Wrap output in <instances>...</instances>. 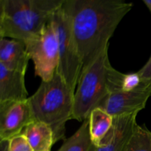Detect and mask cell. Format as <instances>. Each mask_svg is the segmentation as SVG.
I'll list each match as a JSON object with an SVG mask.
<instances>
[{"instance_id":"cell-1","label":"cell","mask_w":151,"mask_h":151,"mask_svg":"<svg viewBox=\"0 0 151 151\" xmlns=\"http://www.w3.org/2000/svg\"><path fill=\"white\" fill-rule=\"evenodd\" d=\"M63 6L70 19L83 72L109 49V40L133 3L123 0H64Z\"/></svg>"},{"instance_id":"cell-2","label":"cell","mask_w":151,"mask_h":151,"mask_svg":"<svg viewBox=\"0 0 151 151\" xmlns=\"http://www.w3.org/2000/svg\"><path fill=\"white\" fill-rule=\"evenodd\" d=\"M64 0H1L0 36L28 41L51 22Z\"/></svg>"},{"instance_id":"cell-3","label":"cell","mask_w":151,"mask_h":151,"mask_svg":"<svg viewBox=\"0 0 151 151\" xmlns=\"http://www.w3.org/2000/svg\"><path fill=\"white\" fill-rule=\"evenodd\" d=\"M75 91L57 72L49 81H41L35 94L28 98L33 121L52 128L55 143L64 139L66 123L72 119Z\"/></svg>"},{"instance_id":"cell-4","label":"cell","mask_w":151,"mask_h":151,"mask_svg":"<svg viewBox=\"0 0 151 151\" xmlns=\"http://www.w3.org/2000/svg\"><path fill=\"white\" fill-rule=\"evenodd\" d=\"M108 50L81 72L74 96L72 119L83 122L110 94L113 66L109 61Z\"/></svg>"},{"instance_id":"cell-5","label":"cell","mask_w":151,"mask_h":151,"mask_svg":"<svg viewBox=\"0 0 151 151\" xmlns=\"http://www.w3.org/2000/svg\"><path fill=\"white\" fill-rule=\"evenodd\" d=\"M52 24L58 47L59 63L57 71L71 89L75 91L82 72L83 64L72 33L69 16L63 3L55 12Z\"/></svg>"},{"instance_id":"cell-6","label":"cell","mask_w":151,"mask_h":151,"mask_svg":"<svg viewBox=\"0 0 151 151\" xmlns=\"http://www.w3.org/2000/svg\"><path fill=\"white\" fill-rule=\"evenodd\" d=\"M24 43L33 61L35 75L42 81H50L57 72L59 63L57 38L52 20L38 35Z\"/></svg>"},{"instance_id":"cell-7","label":"cell","mask_w":151,"mask_h":151,"mask_svg":"<svg viewBox=\"0 0 151 151\" xmlns=\"http://www.w3.org/2000/svg\"><path fill=\"white\" fill-rule=\"evenodd\" d=\"M150 96L151 86L143 83L134 91L110 93L97 108L103 109L112 117L138 114L145 108Z\"/></svg>"},{"instance_id":"cell-8","label":"cell","mask_w":151,"mask_h":151,"mask_svg":"<svg viewBox=\"0 0 151 151\" xmlns=\"http://www.w3.org/2000/svg\"><path fill=\"white\" fill-rule=\"evenodd\" d=\"M33 121L28 99L0 103V140H10Z\"/></svg>"},{"instance_id":"cell-9","label":"cell","mask_w":151,"mask_h":151,"mask_svg":"<svg viewBox=\"0 0 151 151\" xmlns=\"http://www.w3.org/2000/svg\"><path fill=\"white\" fill-rule=\"evenodd\" d=\"M137 114H132L114 117L111 129L98 147H96V151H125L137 125Z\"/></svg>"},{"instance_id":"cell-10","label":"cell","mask_w":151,"mask_h":151,"mask_svg":"<svg viewBox=\"0 0 151 151\" xmlns=\"http://www.w3.org/2000/svg\"><path fill=\"white\" fill-rule=\"evenodd\" d=\"M30 60L23 41L16 39H0V65L10 71L26 73Z\"/></svg>"},{"instance_id":"cell-11","label":"cell","mask_w":151,"mask_h":151,"mask_svg":"<svg viewBox=\"0 0 151 151\" xmlns=\"http://www.w3.org/2000/svg\"><path fill=\"white\" fill-rule=\"evenodd\" d=\"M25 74L10 71L0 65V103L27 100Z\"/></svg>"},{"instance_id":"cell-12","label":"cell","mask_w":151,"mask_h":151,"mask_svg":"<svg viewBox=\"0 0 151 151\" xmlns=\"http://www.w3.org/2000/svg\"><path fill=\"white\" fill-rule=\"evenodd\" d=\"M33 151H50L55 144L52 128L44 122L32 121L22 133Z\"/></svg>"},{"instance_id":"cell-13","label":"cell","mask_w":151,"mask_h":151,"mask_svg":"<svg viewBox=\"0 0 151 151\" xmlns=\"http://www.w3.org/2000/svg\"><path fill=\"white\" fill-rule=\"evenodd\" d=\"M91 142L98 147L108 133L111 129L114 117L100 108H95L88 116Z\"/></svg>"},{"instance_id":"cell-14","label":"cell","mask_w":151,"mask_h":151,"mask_svg":"<svg viewBox=\"0 0 151 151\" xmlns=\"http://www.w3.org/2000/svg\"><path fill=\"white\" fill-rule=\"evenodd\" d=\"M92 146L88 118L72 137L64 140L58 151H90Z\"/></svg>"},{"instance_id":"cell-15","label":"cell","mask_w":151,"mask_h":151,"mask_svg":"<svg viewBox=\"0 0 151 151\" xmlns=\"http://www.w3.org/2000/svg\"><path fill=\"white\" fill-rule=\"evenodd\" d=\"M125 151H151V132L137 125Z\"/></svg>"},{"instance_id":"cell-16","label":"cell","mask_w":151,"mask_h":151,"mask_svg":"<svg viewBox=\"0 0 151 151\" xmlns=\"http://www.w3.org/2000/svg\"><path fill=\"white\" fill-rule=\"evenodd\" d=\"M143 83L138 72L124 74L121 83V91H131L139 88Z\"/></svg>"},{"instance_id":"cell-17","label":"cell","mask_w":151,"mask_h":151,"mask_svg":"<svg viewBox=\"0 0 151 151\" xmlns=\"http://www.w3.org/2000/svg\"><path fill=\"white\" fill-rule=\"evenodd\" d=\"M9 151H33L22 134L9 140Z\"/></svg>"},{"instance_id":"cell-18","label":"cell","mask_w":151,"mask_h":151,"mask_svg":"<svg viewBox=\"0 0 151 151\" xmlns=\"http://www.w3.org/2000/svg\"><path fill=\"white\" fill-rule=\"evenodd\" d=\"M142 82L147 86H151V55L146 64L138 72Z\"/></svg>"},{"instance_id":"cell-19","label":"cell","mask_w":151,"mask_h":151,"mask_svg":"<svg viewBox=\"0 0 151 151\" xmlns=\"http://www.w3.org/2000/svg\"><path fill=\"white\" fill-rule=\"evenodd\" d=\"M0 151H9V140H0Z\"/></svg>"},{"instance_id":"cell-20","label":"cell","mask_w":151,"mask_h":151,"mask_svg":"<svg viewBox=\"0 0 151 151\" xmlns=\"http://www.w3.org/2000/svg\"><path fill=\"white\" fill-rule=\"evenodd\" d=\"M143 2L147 6V7L149 9V10H150L151 13V0H143Z\"/></svg>"},{"instance_id":"cell-21","label":"cell","mask_w":151,"mask_h":151,"mask_svg":"<svg viewBox=\"0 0 151 151\" xmlns=\"http://www.w3.org/2000/svg\"><path fill=\"white\" fill-rule=\"evenodd\" d=\"M90 151H96V147L94 145H93V146L91 147V150H90Z\"/></svg>"}]
</instances>
